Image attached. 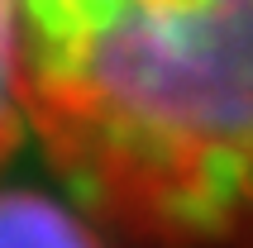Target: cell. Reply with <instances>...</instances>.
Wrapping results in <instances>:
<instances>
[{"mask_svg":"<svg viewBox=\"0 0 253 248\" xmlns=\"http://www.w3.org/2000/svg\"><path fill=\"white\" fill-rule=\"evenodd\" d=\"M5 105L120 248H253V0H5Z\"/></svg>","mask_w":253,"mask_h":248,"instance_id":"obj_1","label":"cell"},{"mask_svg":"<svg viewBox=\"0 0 253 248\" xmlns=\"http://www.w3.org/2000/svg\"><path fill=\"white\" fill-rule=\"evenodd\" d=\"M0 248H100V239L53 196L14 186L0 201Z\"/></svg>","mask_w":253,"mask_h":248,"instance_id":"obj_2","label":"cell"}]
</instances>
